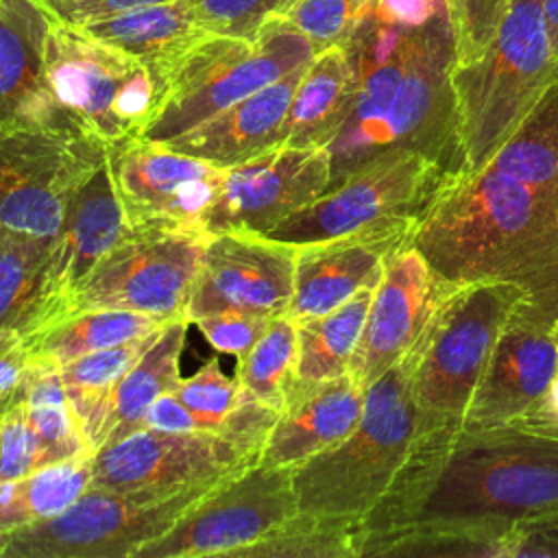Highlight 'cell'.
Here are the masks:
<instances>
[{"instance_id":"obj_20","label":"cell","mask_w":558,"mask_h":558,"mask_svg":"<svg viewBox=\"0 0 558 558\" xmlns=\"http://www.w3.org/2000/svg\"><path fill=\"white\" fill-rule=\"evenodd\" d=\"M556 371V323L521 303L495 342L460 427L517 423L547 392Z\"/></svg>"},{"instance_id":"obj_43","label":"cell","mask_w":558,"mask_h":558,"mask_svg":"<svg viewBox=\"0 0 558 558\" xmlns=\"http://www.w3.org/2000/svg\"><path fill=\"white\" fill-rule=\"evenodd\" d=\"M54 22L81 26L94 20L120 15L140 7L159 4L168 0H37Z\"/></svg>"},{"instance_id":"obj_36","label":"cell","mask_w":558,"mask_h":558,"mask_svg":"<svg viewBox=\"0 0 558 558\" xmlns=\"http://www.w3.org/2000/svg\"><path fill=\"white\" fill-rule=\"evenodd\" d=\"M54 238L0 227V333L37 296Z\"/></svg>"},{"instance_id":"obj_8","label":"cell","mask_w":558,"mask_h":558,"mask_svg":"<svg viewBox=\"0 0 558 558\" xmlns=\"http://www.w3.org/2000/svg\"><path fill=\"white\" fill-rule=\"evenodd\" d=\"M220 482L137 490L89 486L61 514L9 532L0 558H133Z\"/></svg>"},{"instance_id":"obj_44","label":"cell","mask_w":558,"mask_h":558,"mask_svg":"<svg viewBox=\"0 0 558 558\" xmlns=\"http://www.w3.org/2000/svg\"><path fill=\"white\" fill-rule=\"evenodd\" d=\"M31 362V342L17 327H9L0 333V401L11 397Z\"/></svg>"},{"instance_id":"obj_26","label":"cell","mask_w":558,"mask_h":558,"mask_svg":"<svg viewBox=\"0 0 558 558\" xmlns=\"http://www.w3.org/2000/svg\"><path fill=\"white\" fill-rule=\"evenodd\" d=\"M87 37L131 54L157 72L163 85L168 68L207 33L198 26L187 0L140 7L76 26Z\"/></svg>"},{"instance_id":"obj_15","label":"cell","mask_w":558,"mask_h":558,"mask_svg":"<svg viewBox=\"0 0 558 558\" xmlns=\"http://www.w3.org/2000/svg\"><path fill=\"white\" fill-rule=\"evenodd\" d=\"M259 451L227 432L140 427L92 456V486L109 490L181 488L227 480L257 464Z\"/></svg>"},{"instance_id":"obj_14","label":"cell","mask_w":558,"mask_h":558,"mask_svg":"<svg viewBox=\"0 0 558 558\" xmlns=\"http://www.w3.org/2000/svg\"><path fill=\"white\" fill-rule=\"evenodd\" d=\"M331 183L327 146L275 144L257 157L225 168L220 190L201 229L218 233H268L318 198Z\"/></svg>"},{"instance_id":"obj_23","label":"cell","mask_w":558,"mask_h":558,"mask_svg":"<svg viewBox=\"0 0 558 558\" xmlns=\"http://www.w3.org/2000/svg\"><path fill=\"white\" fill-rule=\"evenodd\" d=\"M52 22L37 0H0V133L35 124H78L54 105L44 85Z\"/></svg>"},{"instance_id":"obj_42","label":"cell","mask_w":558,"mask_h":558,"mask_svg":"<svg viewBox=\"0 0 558 558\" xmlns=\"http://www.w3.org/2000/svg\"><path fill=\"white\" fill-rule=\"evenodd\" d=\"M270 323H272V316L235 312V310L216 312V314H209V316H203L196 320V325H198L201 333L207 338V342L216 351L229 353L235 360H240L248 353V349L266 333Z\"/></svg>"},{"instance_id":"obj_25","label":"cell","mask_w":558,"mask_h":558,"mask_svg":"<svg viewBox=\"0 0 558 558\" xmlns=\"http://www.w3.org/2000/svg\"><path fill=\"white\" fill-rule=\"evenodd\" d=\"M187 318L170 320L155 342L135 360V364L113 386L105 410L87 440V451L94 456L105 445H111L142 427L148 405L174 392L181 384V353L187 338Z\"/></svg>"},{"instance_id":"obj_27","label":"cell","mask_w":558,"mask_h":558,"mask_svg":"<svg viewBox=\"0 0 558 558\" xmlns=\"http://www.w3.org/2000/svg\"><path fill=\"white\" fill-rule=\"evenodd\" d=\"M355 72L344 46H331L305 68L286 116L281 144L329 146L349 118Z\"/></svg>"},{"instance_id":"obj_5","label":"cell","mask_w":558,"mask_h":558,"mask_svg":"<svg viewBox=\"0 0 558 558\" xmlns=\"http://www.w3.org/2000/svg\"><path fill=\"white\" fill-rule=\"evenodd\" d=\"M558 78L545 0H510L497 35L482 57L456 63L462 172L484 168Z\"/></svg>"},{"instance_id":"obj_12","label":"cell","mask_w":558,"mask_h":558,"mask_svg":"<svg viewBox=\"0 0 558 558\" xmlns=\"http://www.w3.org/2000/svg\"><path fill=\"white\" fill-rule=\"evenodd\" d=\"M449 174L414 150H392L281 220L266 238L307 244L371 227L414 222Z\"/></svg>"},{"instance_id":"obj_31","label":"cell","mask_w":558,"mask_h":558,"mask_svg":"<svg viewBox=\"0 0 558 558\" xmlns=\"http://www.w3.org/2000/svg\"><path fill=\"white\" fill-rule=\"evenodd\" d=\"M488 166L558 198V78L499 146Z\"/></svg>"},{"instance_id":"obj_3","label":"cell","mask_w":558,"mask_h":558,"mask_svg":"<svg viewBox=\"0 0 558 558\" xmlns=\"http://www.w3.org/2000/svg\"><path fill=\"white\" fill-rule=\"evenodd\" d=\"M449 286L508 281L523 305L558 323V198L484 166L449 177L410 238Z\"/></svg>"},{"instance_id":"obj_29","label":"cell","mask_w":558,"mask_h":558,"mask_svg":"<svg viewBox=\"0 0 558 558\" xmlns=\"http://www.w3.org/2000/svg\"><path fill=\"white\" fill-rule=\"evenodd\" d=\"M92 486V456L46 464L20 480L0 482V532L52 519Z\"/></svg>"},{"instance_id":"obj_16","label":"cell","mask_w":558,"mask_h":558,"mask_svg":"<svg viewBox=\"0 0 558 558\" xmlns=\"http://www.w3.org/2000/svg\"><path fill=\"white\" fill-rule=\"evenodd\" d=\"M109 166L126 227L203 231V216L225 174L222 168L137 135L109 146Z\"/></svg>"},{"instance_id":"obj_34","label":"cell","mask_w":558,"mask_h":558,"mask_svg":"<svg viewBox=\"0 0 558 558\" xmlns=\"http://www.w3.org/2000/svg\"><path fill=\"white\" fill-rule=\"evenodd\" d=\"M229 558H360L357 523L296 512Z\"/></svg>"},{"instance_id":"obj_28","label":"cell","mask_w":558,"mask_h":558,"mask_svg":"<svg viewBox=\"0 0 558 558\" xmlns=\"http://www.w3.org/2000/svg\"><path fill=\"white\" fill-rule=\"evenodd\" d=\"M168 323L166 318L131 310H87L70 314L31 338V360L61 368L85 353L118 347L159 331Z\"/></svg>"},{"instance_id":"obj_41","label":"cell","mask_w":558,"mask_h":558,"mask_svg":"<svg viewBox=\"0 0 558 558\" xmlns=\"http://www.w3.org/2000/svg\"><path fill=\"white\" fill-rule=\"evenodd\" d=\"M510 0H445L456 28L458 63L475 61L484 54L499 31Z\"/></svg>"},{"instance_id":"obj_13","label":"cell","mask_w":558,"mask_h":558,"mask_svg":"<svg viewBox=\"0 0 558 558\" xmlns=\"http://www.w3.org/2000/svg\"><path fill=\"white\" fill-rule=\"evenodd\" d=\"M296 512L292 469L257 462L214 486L133 558L231 556Z\"/></svg>"},{"instance_id":"obj_21","label":"cell","mask_w":558,"mask_h":558,"mask_svg":"<svg viewBox=\"0 0 558 558\" xmlns=\"http://www.w3.org/2000/svg\"><path fill=\"white\" fill-rule=\"evenodd\" d=\"M414 222L371 227L299 244L294 290L286 316L303 323L336 310L362 288L377 286L386 259L410 238Z\"/></svg>"},{"instance_id":"obj_39","label":"cell","mask_w":558,"mask_h":558,"mask_svg":"<svg viewBox=\"0 0 558 558\" xmlns=\"http://www.w3.org/2000/svg\"><path fill=\"white\" fill-rule=\"evenodd\" d=\"M44 466L39 438L28 421L26 401L17 390L0 401V482L20 480Z\"/></svg>"},{"instance_id":"obj_4","label":"cell","mask_w":558,"mask_h":558,"mask_svg":"<svg viewBox=\"0 0 558 558\" xmlns=\"http://www.w3.org/2000/svg\"><path fill=\"white\" fill-rule=\"evenodd\" d=\"M418 434L421 414L403 355L366 388L351 434L292 469L299 512L360 525L399 477Z\"/></svg>"},{"instance_id":"obj_1","label":"cell","mask_w":558,"mask_h":558,"mask_svg":"<svg viewBox=\"0 0 558 558\" xmlns=\"http://www.w3.org/2000/svg\"><path fill=\"white\" fill-rule=\"evenodd\" d=\"M558 514V440L517 425L421 432L357 525V554L412 532L414 558H514L517 530Z\"/></svg>"},{"instance_id":"obj_9","label":"cell","mask_w":558,"mask_h":558,"mask_svg":"<svg viewBox=\"0 0 558 558\" xmlns=\"http://www.w3.org/2000/svg\"><path fill=\"white\" fill-rule=\"evenodd\" d=\"M44 85L63 113L109 146L140 135L161 98L155 70L61 22L46 39Z\"/></svg>"},{"instance_id":"obj_19","label":"cell","mask_w":558,"mask_h":558,"mask_svg":"<svg viewBox=\"0 0 558 558\" xmlns=\"http://www.w3.org/2000/svg\"><path fill=\"white\" fill-rule=\"evenodd\" d=\"M445 283L408 240L386 259L349 373L368 388L403 360L425 329Z\"/></svg>"},{"instance_id":"obj_47","label":"cell","mask_w":558,"mask_h":558,"mask_svg":"<svg viewBox=\"0 0 558 558\" xmlns=\"http://www.w3.org/2000/svg\"><path fill=\"white\" fill-rule=\"evenodd\" d=\"M545 22L551 50L558 57V0H545Z\"/></svg>"},{"instance_id":"obj_35","label":"cell","mask_w":558,"mask_h":558,"mask_svg":"<svg viewBox=\"0 0 558 558\" xmlns=\"http://www.w3.org/2000/svg\"><path fill=\"white\" fill-rule=\"evenodd\" d=\"M299 333L286 314L272 318L266 333L238 360L235 379L240 388L262 403L281 410L286 392L296 379Z\"/></svg>"},{"instance_id":"obj_32","label":"cell","mask_w":558,"mask_h":558,"mask_svg":"<svg viewBox=\"0 0 558 558\" xmlns=\"http://www.w3.org/2000/svg\"><path fill=\"white\" fill-rule=\"evenodd\" d=\"M20 390L26 401L28 421L39 438L44 466L76 456H92L57 366L31 360Z\"/></svg>"},{"instance_id":"obj_37","label":"cell","mask_w":558,"mask_h":558,"mask_svg":"<svg viewBox=\"0 0 558 558\" xmlns=\"http://www.w3.org/2000/svg\"><path fill=\"white\" fill-rule=\"evenodd\" d=\"M198 26L209 35L253 41L272 17H286L299 0H187Z\"/></svg>"},{"instance_id":"obj_33","label":"cell","mask_w":558,"mask_h":558,"mask_svg":"<svg viewBox=\"0 0 558 558\" xmlns=\"http://www.w3.org/2000/svg\"><path fill=\"white\" fill-rule=\"evenodd\" d=\"M159 333L161 329L122 342L118 347L85 353L59 368L68 401L76 414L85 445L105 410V403L113 386L135 364V360L155 342Z\"/></svg>"},{"instance_id":"obj_48","label":"cell","mask_w":558,"mask_h":558,"mask_svg":"<svg viewBox=\"0 0 558 558\" xmlns=\"http://www.w3.org/2000/svg\"><path fill=\"white\" fill-rule=\"evenodd\" d=\"M7 541H9V534H2V532H0V556H2L4 547H7Z\"/></svg>"},{"instance_id":"obj_24","label":"cell","mask_w":558,"mask_h":558,"mask_svg":"<svg viewBox=\"0 0 558 558\" xmlns=\"http://www.w3.org/2000/svg\"><path fill=\"white\" fill-rule=\"evenodd\" d=\"M307 65L288 72L166 146L225 170L281 144L286 116Z\"/></svg>"},{"instance_id":"obj_30","label":"cell","mask_w":558,"mask_h":558,"mask_svg":"<svg viewBox=\"0 0 558 558\" xmlns=\"http://www.w3.org/2000/svg\"><path fill=\"white\" fill-rule=\"evenodd\" d=\"M377 286L362 288L336 310L296 323V377L320 381L349 373Z\"/></svg>"},{"instance_id":"obj_6","label":"cell","mask_w":558,"mask_h":558,"mask_svg":"<svg viewBox=\"0 0 558 558\" xmlns=\"http://www.w3.org/2000/svg\"><path fill=\"white\" fill-rule=\"evenodd\" d=\"M527 299L508 281L449 286L405 353L421 432L460 427L512 312Z\"/></svg>"},{"instance_id":"obj_10","label":"cell","mask_w":558,"mask_h":558,"mask_svg":"<svg viewBox=\"0 0 558 558\" xmlns=\"http://www.w3.org/2000/svg\"><path fill=\"white\" fill-rule=\"evenodd\" d=\"M209 238L196 229L126 227L68 296L57 320L87 310H131L166 320L185 318Z\"/></svg>"},{"instance_id":"obj_11","label":"cell","mask_w":558,"mask_h":558,"mask_svg":"<svg viewBox=\"0 0 558 558\" xmlns=\"http://www.w3.org/2000/svg\"><path fill=\"white\" fill-rule=\"evenodd\" d=\"M109 144L81 124L0 133V227L57 238L72 196L107 161Z\"/></svg>"},{"instance_id":"obj_17","label":"cell","mask_w":558,"mask_h":558,"mask_svg":"<svg viewBox=\"0 0 558 558\" xmlns=\"http://www.w3.org/2000/svg\"><path fill=\"white\" fill-rule=\"evenodd\" d=\"M296 246L259 233L211 235L187 301L185 318L235 310L281 316L294 290Z\"/></svg>"},{"instance_id":"obj_45","label":"cell","mask_w":558,"mask_h":558,"mask_svg":"<svg viewBox=\"0 0 558 558\" xmlns=\"http://www.w3.org/2000/svg\"><path fill=\"white\" fill-rule=\"evenodd\" d=\"M142 427L157 429V432H201V429H205L201 425V421L185 408V403L174 392H166L148 405Z\"/></svg>"},{"instance_id":"obj_22","label":"cell","mask_w":558,"mask_h":558,"mask_svg":"<svg viewBox=\"0 0 558 558\" xmlns=\"http://www.w3.org/2000/svg\"><path fill=\"white\" fill-rule=\"evenodd\" d=\"M366 388L344 373L333 379H294L264 442L259 464L294 469L340 442L357 425Z\"/></svg>"},{"instance_id":"obj_38","label":"cell","mask_w":558,"mask_h":558,"mask_svg":"<svg viewBox=\"0 0 558 558\" xmlns=\"http://www.w3.org/2000/svg\"><path fill=\"white\" fill-rule=\"evenodd\" d=\"M371 0H299L286 15L316 48L344 46Z\"/></svg>"},{"instance_id":"obj_46","label":"cell","mask_w":558,"mask_h":558,"mask_svg":"<svg viewBox=\"0 0 558 558\" xmlns=\"http://www.w3.org/2000/svg\"><path fill=\"white\" fill-rule=\"evenodd\" d=\"M512 425L558 440V371L547 392Z\"/></svg>"},{"instance_id":"obj_18","label":"cell","mask_w":558,"mask_h":558,"mask_svg":"<svg viewBox=\"0 0 558 558\" xmlns=\"http://www.w3.org/2000/svg\"><path fill=\"white\" fill-rule=\"evenodd\" d=\"M124 229V211L107 157L72 196L39 292L13 325L26 333L28 342L59 318L68 296L118 242Z\"/></svg>"},{"instance_id":"obj_7","label":"cell","mask_w":558,"mask_h":558,"mask_svg":"<svg viewBox=\"0 0 558 558\" xmlns=\"http://www.w3.org/2000/svg\"><path fill=\"white\" fill-rule=\"evenodd\" d=\"M314 57V44L286 17L268 20L253 41L207 33L168 68L159 105L137 137L166 144Z\"/></svg>"},{"instance_id":"obj_40","label":"cell","mask_w":558,"mask_h":558,"mask_svg":"<svg viewBox=\"0 0 558 558\" xmlns=\"http://www.w3.org/2000/svg\"><path fill=\"white\" fill-rule=\"evenodd\" d=\"M174 395L201 421L205 429L218 432L240 397L235 377L222 373L218 357L207 360L194 375L181 377Z\"/></svg>"},{"instance_id":"obj_2","label":"cell","mask_w":558,"mask_h":558,"mask_svg":"<svg viewBox=\"0 0 558 558\" xmlns=\"http://www.w3.org/2000/svg\"><path fill=\"white\" fill-rule=\"evenodd\" d=\"M355 72L349 118L327 146L331 183L392 153L414 150L449 177L464 170L456 28L445 0H371L344 44Z\"/></svg>"},{"instance_id":"obj_49","label":"cell","mask_w":558,"mask_h":558,"mask_svg":"<svg viewBox=\"0 0 558 558\" xmlns=\"http://www.w3.org/2000/svg\"><path fill=\"white\" fill-rule=\"evenodd\" d=\"M556 340H558V323H556Z\"/></svg>"}]
</instances>
